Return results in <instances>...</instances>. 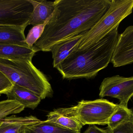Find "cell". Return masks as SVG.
Returning <instances> with one entry per match:
<instances>
[{
	"mask_svg": "<svg viewBox=\"0 0 133 133\" xmlns=\"http://www.w3.org/2000/svg\"><path fill=\"white\" fill-rule=\"evenodd\" d=\"M111 62L114 67L133 63V25L127 27L119 34Z\"/></svg>",
	"mask_w": 133,
	"mask_h": 133,
	"instance_id": "obj_8",
	"label": "cell"
},
{
	"mask_svg": "<svg viewBox=\"0 0 133 133\" xmlns=\"http://www.w3.org/2000/svg\"><path fill=\"white\" fill-rule=\"evenodd\" d=\"M118 27L87 48L73 50L56 68L64 79H91L105 68L118 42Z\"/></svg>",
	"mask_w": 133,
	"mask_h": 133,
	"instance_id": "obj_2",
	"label": "cell"
},
{
	"mask_svg": "<svg viewBox=\"0 0 133 133\" xmlns=\"http://www.w3.org/2000/svg\"><path fill=\"white\" fill-rule=\"evenodd\" d=\"M33 10L29 21V25L34 26L44 23L53 14L55 9L54 1L46 0H29Z\"/></svg>",
	"mask_w": 133,
	"mask_h": 133,
	"instance_id": "obj_13",
	"label": "cell"
},
{
	"mask_svg": "<svg viewBox=\"0 0 133 133\" xmlns=\"http://www.w3.org/2000/svg\"><path fill=\"white\" fill-rule=\"evenodd\" d=\"M24 27L0 25V43L14 44L29 47L26 43Z\"/></svg>",
	"mask_w": 133,
	"mask_h": 133,
	"instance_id": "obj_15",
	"label": "cell"
},
{
	"mask_svg": "<svg viewBox=\"0 0 133 133\" xmlns=\"http://www.w3.org/2000/svg\"><path fill=\"white\" fill-rule=\"evenodd\" d=\"M33 116L19 117L15 115L7 116L0 122V133H19L22 127L40 122Z\"/></svg>",
	"mask_w": 133,
	"mask_h": 133,
	"instance_id": "obj_14",
	"label": "cell"
},
{
	"mask_svg": "<svg viewBox=\"0 0 133 133\" xmlns=\"http://www.w3.org/2000/svg\"><path fill=\"white\" fill-rule=\"evenodd\" d=\"M131 121H132L133 123V109L132 110V119H131Z\"/></svg>",
	"mask_w": 133,
	"mask_h": 133,
	"instance_id": "obj_23",
	"label": "cell"
},
{
	"mask_svg": "<svg viewBox=\"0 0 133 133\" xmlns=\"http://www.w3.org/2000/svg\"><path fill=\"white\" fill-rule=\"evenodd\" d=\"M52 17L33 47L50 52L55 45L91 29L106 13L111 0H56Z\"/></svg>",
	"mask_w": 133,
	"mask_h": 133,
	"instance_id": "obj_1",
	"label": "cell"
},
{
	"mask_svg": "<svg viewBox=\"0 0 133 133\" xmlns=\"http://www.w3.org/2000/svg\"><path fill=\"white\" fill-rule=\"evenodd\" d=\"M133 10V0H111L106 13L85 33L75 48L83 50L97 43L119 27L120 23L132 12Z\"/></svg>",
	"mask_w": 133,
	"mask_h": 133,
	"instance_id": "obj_4",
	"label": "cell"
},
{
	"mask_svg": "<svg viewBox=\"0 0 133 133\" xmlns=\"http://www.w3.org/2000/svg\"><path fill=\"white\" fill-rule=\"evenodd\" d=\"M38 51L34 47L30 48L18 45L0 43V58L12 60H32Z\"/></svg>",
	"mask_w": 133,
	"mask_h": 133,
	"instance_id": "obj_11",
	"label": "cell"
},
{
	"mask_svg": "<svg viewBox=\"0 0 133 133\" xmlns=\"http://www.w3.org/2000/svg\"><path fill=\"white\" fill-rule=\"evenodd\" d=\"M19 133H80L45 121L22 127Z\"/></svg>",
	"mask_w": 133,
	"mask_h": 133,
	"instance_id": "obj_16",
	"label": "cell"
},
{
	"mask_svg": "<svg viewBox=\"0 0 133 133\" xmlns=\"http://www.w3.org/2000/svg\"><path fill=\"white\" fill-rule=\"evenodd\" d=\"M5 94L8 100L16 101L25 108L32 109L37 107L41 100L33 92L16 84H13L11 90Z\"/></svg>",
	"mask_w": 133,
	"mask_h": 133,
	"instance_id": "obj_12",
	"label": "cell"
},
{
	"mask_svg": "<svg viewBox=\"0 0 133 133\" xmlns=\"http://www.w3.org/2000/svg\"><path fill=\"white\" fill-rule=\"evenodd\" d=\"M46 116V122L73 131L80 132L83 126L75 115L73 106L55 109L49 112Z\"/></svg>",
	"mask_w": 133,
	"mask_h": 133,
	"instance_id": "obj_9",
	"label": "cell"
},
{
	"mask_svg": "<svg viewBox=\"0 0 133 133\" xmlns=\"http://www.w3.org/2000/svg\"><path fill=\"white\" fill-rule=\"evenodd\" d=\"M25 108L22 105L16 101L7 99L0 101V122L10 115L20 113Z\"/></svg>",
	"mask_w": 133,
	"mask_h": 133,
	"instance_id": "obj_18",
	"label": "cell"
},
{
	"mask_svg": "<svg viewBox=\"0 0 133 133\" xmlns=\"http://www.w3.org/2000/svg\"><path fill=\"white\" fill-rule=\"evenodd\" d=\"M132 116V110L119 104L118 108L109 120L108 129L112 130L122 124L131 121Z\"/></svg>",
	"mask_w": 133,
	"mask_h": 133,
	"instance_id": "obj_17",
	"label": "cell"
},
{
	"mask_svg": "<svg viewBox=\"0 0 133 133\" xmlns=\"http://www.w3.org/2000/svg\"><path fill=\"white\" fill-rule=\"evenodd\" d=\"M87 32L71 37L54 45L51 48L53 66L57 68L79 43Z\"/></svg>",
	"mask_w": 133,
	"mask_h": 133,
	"instance_id": "obj_10",
	"label": "cell"
},
{
	"mask_svg": "<svg viewBox=\"0 0 133 133\" xmlns=\"http://www.w3.org/2000/svg\"><path fill=\"white\" fill-rule=\"evenodd\" d=\"M33 10L29 0H0V25L26 27Z\"/></svg>",
	"mask_w": 133,
	"mask_h": 133,
	"instance_id": "obj_6",
	"label": "cell"
},
{
	"mask_svg": "<svg viewBox=\"0 0 133 133\" xmlns=\"http://www.w3.org/2000/svg\"><path fill=\"white\" fill-rule=\"evenodd\" d=\"M118 105L104 99L81 100L73 106L74 113L83 126L86 125H108Z\"/></svg>",
	"mask_w": 133,
	"mask_h": 133,
	"instance_id": "obj_5",
	"label": "cell"
},
{
	"mask_svg": "<svg viewBox=\"0 0 133 133\" xmlns=\"http://www.w3.org/2000/svg\"><path fill=\"white\" fill-rule=\"evenodd\" d=\"M107 130L109 133H133V123L131 120L112 130Z\"/></svg>",
	"mask_w": 133,
	"mask_h": 133,
	"instance_id": "obj_21",
	"label": "cell"
},
{
	"mask_svg": "<svg viewBox=\"0 0 133 133\" xmlns=\"http://www.w3.org/2000/svg\"><path fill=\"white\" fill-rule=\"evenodd\" d=\"M0 71L13 84L27 89L41 100L51 97L53 90L46 77L30 60L0 58Z\"/></svg>",
	"mask_w": 133,
	"mask_h": 133,
	"instance_id": "obj_3",
	"label": "cell"
},
{
	"mask_svg": "<svg viewBox=\"0 0 133 133\" xmlns=\"http://www.w3.org/2000/svg\"><path fill=\"white\" fill-rule=\"evenodd\" d=\"M99 97L116 98L119 105L128 107L129 101L133 97V76L116 75L105 78L100 86Z\"/></svg>",
	"mask_w": 133,
	"mask_h": 133,
	"instance_id": "obj_7",
	"label": "cell"
},
{
	"mask_svg": "<svg viewBox=\"0 0 133 133\" xmlns=\"http://www.w3.org/2000/svg\"><path fill=\"white\" fill-rule=\"evenodd\" d=\"M13 85L11 81L0 71V96L8 92Z\"/></svg>",
	"mask_w": 133,
	"mask_h": 133,
	"instance_id": "obj_20",
	"label": "cell"
},
{
	"mask_svg": "<svg viewBox=\"0 0 133 133\" xmlns=\"http://www.w3.org/2000/svg\"><path fill=\"white\" fill-rule=\"evenodd\" d=\"M52 15L44 23L34 26L30 30L25 39L26 43L29 47L32 48L34 44L40 38L43 33L45 27L51 19Z\"/></svg>",
	"mask_w": 133,
	"mask_h": 133,
	"instance_id": "obj_19",
	"label": "cell"
},
{
	"mask_svg": "<svg viewBox=\"0 0 133 133\" xmlns=\"http://www.w3.org/2000/svg\"><path fill=\"white\" fill-rule=\"evenodd\" d=\"M84 133H109L108 130H104L96 126L90 125Z\"/></svg>",
	"mask_w": 133,
	"mask_h": 133,
	"instance_id": "obj_22",
	"label": "cell"
}]
</instances>
